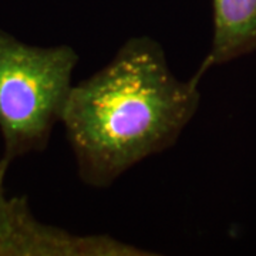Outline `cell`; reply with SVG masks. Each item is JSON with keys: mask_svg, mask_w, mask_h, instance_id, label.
Masks as SVG:
<instances>
[{"mask_svg": "<svg viewBox=\"0 0 256 256\" xmlns=\"http://www.w3.org/2000/svg\"><path fill=\"white\" fill-rule=\"evenodd\" d=\"M200 78H178L161 44L137 36L73 84L60 122L82 182L110 186L131 166L174 146L200 107Z\"/></svg>", "mask_w": 256, "mask_h": 256, "instance_id": "1", "label": "cell"}, {"mask_svg": "<svg viewBox=\"0 0 256 256\" xmlns=\"http://www.w3.org/2000/svg\"><path fill=\"white\" fill-rule=\"evenodd\" d=\"M80 57L73 47L26 44L0 28V134L3 160L46 150L62 121Z\"/></svg>", "mask_w": 256, "mask_h": 256, "instance_id": "2", "label": "cell"}, {"mask_svg": "<svg viewBox=\"0 0 256 256\" xmlns=\"http://www.w3.org/2000/svg\"><path fill=\"white\" fill-rule=\"evenodd\" d=\"M10 162L0 160V256L142 255L144 250L108 236H76L33 216L24 196L9 198L4 176Z\"/></svg>", "mask_w": 256, "mask_h": 256, "instance_id": "3", "label": "cell"}, {"mask_svg": "<svg viewBox=\"0 0 256 256\" xmlns=\"http://www.w3.org/2000/svg\"><path fill=\"white\" fill-rule=\"evenodd\" d=\"M214 36L196 76L256 50V0H212Z\"/></svg>", "mask_w": 256, "mask_h": 256, "instance_id": "4", "label": "cell"}]
</instances>
